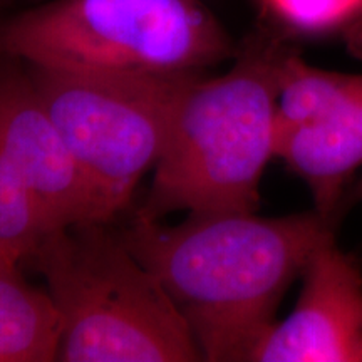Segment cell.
Returning a JSON list of instances; mask_svg holds the SVG:
<instances>
[{
    "mask_svg": "<svg viewBox=\"0 0 362 362\" xmlns=\"http://www.w3.org/2000/svg\"><path fill=\"white\" fill-rule=\"evenodd\" d=\"M361 200L357 183L329 211L189 214L173 226L136 215L121 237L187 320L202 361L252 362L287 288Z\"/></svg>",
    "mask_w": 362,
    "mask_h": 362,
    "instance_id": "cell-1",
    "label": "cell"
},
{
    "mask_svg": "<svg viewBox=\"0 0 362 362\" xmlns=\"http://www.w3.org/2000/svg\"><path fill=\"white\" fill-rule=\"evenodd\" d=\"M297 40L262 21L225 74L202 72L183 94L138 216L257 211L277 148V99Z\"/></svg>",
    "mask_w": 362,
    "mask_h": 362,
    "instance_id": "cell-2",
    "label": "cell"
},
{
    "mask_svg": "<svg viewBox=\"0 0 362 362\" xmlns=\"http://www.w3.org/2000/svg\"><path fill=\"white\" fill-rule=\"evenodd\" d=\"M107 225L54 230L29 259L61 317L57 361H202L165 287Z\"/></svg>",
    "mask_w": 362,
    "mask_h": 362,
    "instance_id": "cell-3",
    "label": "cell"
},
{
    "mask_svg": "<svg viewBox=\"0 0 362 362\" xmlns=\"http://www.w3.org/2000/svg\"><path fill=\"white\" fill-rule=\"evenodd\" d=\"M237 45L202 0H44L0 21V54L76 74L200 72Z\"/></svg>",
    "mask_w": 362,
    "mask_h": 362,
    "instance_id": "cell-4",
    "label": "cell"
},
{
    "mask_svg": "<svg viewBox=\"0 0 362 362\" xmlns=\"http://www.w3.org/2000/svg\"><path fill=\"white\" fill-rule=\"evenodd\" d=\"M49 116L112 218L155 168L176 107L202 72L76 74L25 64Z\"/></svg>",
    "mask_w": 362,
    "mask_h": 362,
    "instance_id": "cell-5",
    "label": "cell"
},
{
    "mask_svg": "<svg viewBox=\"0 0 362 362\" xmlns=\"http://www.w3.org/2000/svg\"><path fill=\"white\" fill-rule=\"evenodd\" d=\"M275 158L304 181L315 208L346 202L362 168V74L315 67L293 49L280 76Z\"/></svg>",
    "mask_w": 362,
    "mask_h": 362,
    "instance_id": "cell-6",
    "label": "cell"
},
{
    "mask_svg": "<svg viewBox=\"0 0 362 362\" xmlns=\"http://www.w3.org/2000/svg\"><path fill=\"white\" fill-rule=\"evenodd\" d=\"M0 144L37 197L54 230L115 220L44 107L24 62L2 54Z\"/></svg>",
    "mask_w": 362,
    "mask_h": 362,
    "instance_id": "cell-7",
    "label": "cell"
},
{
    "mask_svg": "<svg viewBox=\"0 0 362 362\" xmlns=\"http://www.w3.org/2000/svg\"><path fill=\"white\" fill-rule=\"evenodd\" d=\"M336 238L312 253L296 307L252 362H362V269Z\"/></svg>",
    "mask_w": 362,
    "mask_h": 362,
    "instance_id": "cell-8",
    "label": "cell"
},
{
    "mask_svg": "<svg viewBox=\"0 0 362 362\" xmlns=\"http://www.w3.org/2000/svg\"><path fill=\"white\" fill-rule=\"evenodd\" d=\"M61 317L47 291H37L19 262L0 253V362H52L61 346Z\"/></svg>",
    "mask_w": 362,
    "mask_h": 362,
    "instance_id": "cell-9",
    "label": "cell"
},
{
    "mask_svg": "<svg viewBox=\"0 0 362 362\" xmlns=\"http://www.w3.org/2000/svg\"><path fill=\"white\" fill-rule=\"evenodd\" d=\"M262 21L292 39H336L354 54L362 30V0H259Z\"/></svg>",
    "mask_w": 362,
    "mask_h": 362,
    "instance_id": "cell-10",
    "label": "cell"
},
{
    "mask_svg": "<svg viewBox=\"0 0 362 362\" xmlns=\"http://www.w3.org/2000/svg\"><path fill=\"white\" fill-rule=\"evenodd\" d=\"M52 232L37 197L0 144V253L21 264Z\"/></svg>",
    "mask_w": 362,
    "mask_h": 362,
    "instance_id": "cell-11",
    "label": "cell"
},
{
    "mask_svg": "<svg viewBox=\"0 0 362 362\" xmlns=\"http://www.w3.org/2000/svg\"><path fill=\"white\" fill-rule=\"evenodd\" d=\"M352 56L357 57V59H362V30H361L359 42H357V47H356V51H354V54H352Z\"/></svg>",
    "mask_w": 362,
    "mask_h": 362,
    "instance_id": "cell-12",
    "label": "cell"
},
{
    "mask_svg": "<svg viewBox=\"0 0 362 362\" xmlns=\"http://www.w3.org/2000/svg\"><path fill=\"white\" fill-rule=\"evenodd\" d=\"M6 4H7V0H0V8L6 6Z\"/></svg>",
    "mask_w": 362,
    "mask_h": 362,
    "instance_id": "cell-13",
    "label": "cell"
}]
</instances>
